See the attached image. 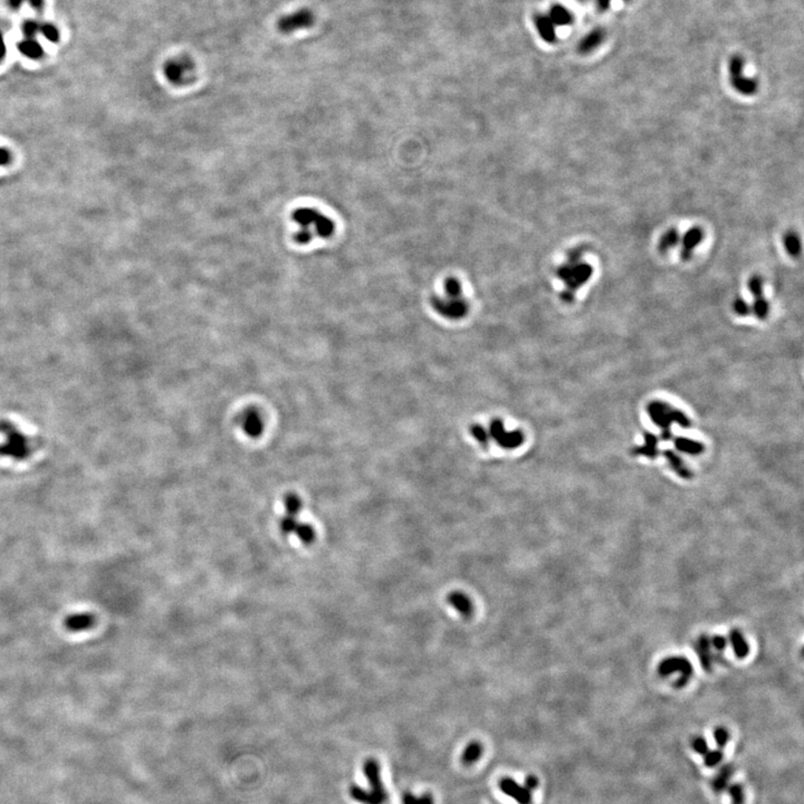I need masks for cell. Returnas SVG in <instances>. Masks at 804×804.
Masks as SVG:
<instances>
[{
    "label": "cell",
    "instance_id": "2",
    "mask_svg": "<svg viewBox=\"0 0 804 804\" xmlns=\"http://www.w3.org/2000/svg\"><path fill=\"white\" fill-rule=\"evenodd\" d=\"M432 306L434 312L448 320H461L469 312V302L463 285L454 277L445 280L443 289L432 296Z\"/></svg>",
    "mask_w": 804,
    "mask_h": 804
},
{
    "label": "cell",
    "instance_id": "29",
    "mask_svg": "<svg viewBox=\"0 0 804 804\" xmlns=\"http://www.w3.org/2000/svg\"><path fill=\"white\" fill-rule=\"evenodd\" d=\"M704 756V763L707 767H716L722 762V753L720 749H708Z\"/></svg>",
    "mask_w": 804,
    "mask_h": 804
},
{
    "label": "cell",
    "instance_id": "12",
    "mask_svg": "<svg viewBox=\"0 0 804 804\" xmlns=\"http://www.w3.org/2000/svg\"><path fill=\"white\" fill-rule=\"evenodd\" d=\"M240 427L248 437L258 438L264 432L265 423L257 409H248L240 418Z\"/></svg>",
    "mask_w": 804,
    "mask_h": 804
},
{
    "label": "cell",
    "instance_id": "40",
    "mask_svg": "<svg viewBox=\"0 0 804 804\" xmlns=\"http://www.w3.org/2000/svg\"><path fill=\"white\" fill-rule=\"evenodd\" d=\"M5 54H6V46H5L3 35L0 32V61H3Z\"/></svg>",
    "mask_w": 804,
    "mask_h": 804
},
{
    "label": "cell",
    "instance_id": "21",
    "mask_svg": "<svg viewBox=\"0 0 804 804\" xmlns=\"http://www.w3.org/2000/svg\"><path fill=\"white\" fill-rule=\"evenodd\" d=\"M697 653L700 657V664L702 668L711 671V642L708 640L707 637L702 635L700 640L697 642Z\"/></svg>",
    "mask_w": 804,
    "mask_h": 804
},
{
    "label": "cell",
    "instance_id": "11",
    "mask_svg": "<svg viewBox=\"0 0 804 804\" xmlns=\"http://www.w3.org/2000/svg\"><path fill=\"white\" fill-rule=\"evenodd\" d=\"M314 23V15L309 9H300L298 12L283 16L277 23V28L283 34H291L298 30L309 28Z\"/></svg>",
    "mask_w": 804,
    "mask_h": 804
},
{
    "label": "cell",
    "instance_id": "26",
    "mask_svg": "<svg viewBox=\"0 0 804 804\" xmlns=\"http://www.w3.org/2000/svg\"><path fill=\"white\" fill-rule=\"evenodd\" d=\"M783 245L787 253L792 257H798L801 253V240H800V237L793 231H789L784 235Z\"/></svg>",
    "mask_w": 804,
    "mask_h": 804
},
{
    "label": "cell",
    "instance_id": "18",
    "mask_svg": "<svg viewBox=\"0 0 804 804\" xmlns=\"http://www.w3.org/2000/svg\"><path fill=\"white\" fill-rule=\"evenodd\" d=\"M733 773H734V769H733V767H731V765H729V764L720 767V769L718 771V773H717L714 780H713V782H711V787H713V789H714L715 792H724V791H725V789L729 787V781H731V775H733Z\"/></svg>",
    "mask_w": 804,
    "mask_h": 804
},
{
    "label": "cell",
    "instance_id": "31",
    "mask_svg": "<svg viewBox=\"0 0 804 804\" xmlns=\"http://www.w3.org/2000/svg\"><path fill=\"white\" fill-rule=\"evenodd\" d=\"M403 804H434V798L430 794H423L421 796H416L411 793H407L403 796Z\"/></svg>",
    "mask_w": 804,
    "mask_h": 804
},
{
    "label": "cell",
    "instance_id": "28",
    "mask_svg": "<svg viewBox=\"0 0 804 804\" xmlns=\"http://www.w3.org/2000/svg\"><path fill=\"white\" fill-rule=\"evenodd\" d=\"M727 789H729L731 804H744L745 793H744V787L740 784H731V785H729Z\"/></svg>",
    "mask_w": 804,
    "mask_h": 804
},
{
    "label": "cell",
    "instance_id": "24",
    "mask_svg": "<svg viewBox=\"0 0 804 804\" xmlns=\"http://www.w3.org/2000/svg\"><path fill=\"white\" fill-rule=\"evenodd\" d=\"M483 755V745L479 742H472L463 749L461 755V762L465 765H472L476 763Z\"/></svg>",
    "mask_w": 804,
    "mask_h": 804
},
{
    "label": "cell",
    "instance_id": "4",
    "mask_svg": "<svg viewBox=\"0 0 804 804\" xmlns=\"http://www.w3.org/2000/svg\"><path fill=\"white\" fill-rule=\"evenodd\" d=\"M294 222L300 226L295 233V242L300 245L311 242L315 237L329 238L334 233V222L313 208H300L293 213Z\"/></svg>",
    "mask_w": 804,
    "mask_h": 804
},
{
    "label": "cell",
    "instance_id": "1",
    "mask_svg": "<svg viewBox=\"0 0 804 804\" xmlns=\"http://www.w3.org/2000/svg\"><path fill=\"white\" fill-rule=\"evenodd\" d=\"M472 439L481 446L495 445L504 450H514L524 443V434L519 429H510L501 419H492L487 425L470 427Z\"/></svg>",
    "mask_w": 804,
    "mask_h": 804
},
{
    "label": "cell",
    "instance_id": "3",
    "mask_svg": "<svg viewBox=\"0 0 804 804\" xmlns=\"http://www.w3.org/2000/svg\"><path fill=\"white\" fill-rule=\"evenodd\" d=\"M582 255V251L579 248L573 249L568 253L566 262L557 268V277L566 287L562 291V298L566 302H572L575 291L582 287L593 274V267L583 262Z\"/></svg>",
    "mask_w": 804,
    "mask_h": 804
},
{
    "label": "cell",
    "instance_id": "8",
    "mask_svg": "<svg viewBox=\"0 0 804 804\" xmlns=\"http://www.w3.org/2000/svg\"><path fill=\"white\" fill-rule=\"evenodd\" d=\"M193 70L195 65L193 61L184 56L170 59L164 66V74L168 82L177 86L189 82L193 79Z\"/></svg>",
    "mask_w": 804,
    "mask_h": 804
},
{
    "label": "cell",
    "instance_id": "41",
    "mask_svg": "<svg viewBox=\"0 0 804 804\" xmlns=\"http://www.w3.org/2000/svg\"><path fill=\"white\" fill-rule=\"evenodd\" d=\"M23 1H26V0H9L8 3L10 8L19 9L21 5H23Z\"/></svg>",
    "mask_w": 804,
    "mask_h": 804
},
{
    "label": "cell",
    "instance_id": "6",
    "mask_svg": "<svg viewBox=\"0 0 804 804\" xmlns=\"http://www.w3.org/2000/svg\"><path fill=\"white\" fill-rule=\"evenodd\" d=\"M284 506H285V516L280 519V530L285 535L294 534L304 544H312L315 541V537H316L314 528L312 525L300 523L298 519V513L302 510V501H300V497L295 494L286 495L285 499H284Z\"/></svg>",
    "mask_w": 804,
    "mask_h": 804
},
{
    "label": "cell",
    "instance_id": "7",
    "mask_svg": "<svg viewBox=\"0 0 804 804\" xmlns=\"http://www.w3.org/2000/svg\"><path fill=\"white\" fill-rule=\"evenodd\" d=\"M0 429L5 438L3 443H0V454H9L8 457L16 459L27 457L30 454L32 446L28 437L8 423Z\"/></svg>",
    "mask_w": 804,
    "mask_h": 804
},
{
    "label": "cell",
    "instance_id": "34",
    "mask_svg": "<svg viewBox=\"0 0 804 804\" xmlns=\"http://www.w3.org/2000/svg\"><path fill=\"white\" fill-rule=\"evenodd\" d=\"M693 751H695L696 753H698V754L705 755L706 753H707L708 749H709V747H708V744L707 742H706L705 738H702V737L700 736L695 737V738H693Z\"/></svg>",
    "mask_w": 804,
    "mask_h": 804
},
{
    "label": "cell",
    "instance_id": "25",
    "mask_svg": "<svg viewBox=\"0 0 804 804\" xmlns=\"http://www.w3.org/2000/svg\"><path fill=\"white\" fill-rule=\"evenodd\" d=\"M603 37H604V34H603L602 30H593L591 34H588V35L586 36V37L584 38L582 41H581L580 46H579V50H580L581 52H583V54H586V52H591V50H595V47H597L601 44V41H602Z\"/></svg>",
    "mask_w": 804,
    "mask_h": 804
},
{
    "label": "cell",
    "instance_id": "13",
    "mask_svg": "<svg viewBox=\"0 0 804 804\" xmlns=\"http://www.w3.org/2000/svg\"><path fill=\"white\" fill-rule=\"evenodd\" d=\"M499 789L501 792L515 800L519 804L532 803V791L525 785L516 783L513 778H501L499 781Z\"/></svg>",
    "mask_w": 804,
    "mask_h": 804
},
{
    "label": "cell",
    "instance_id": "36",
    "mask_svg": "<svg viewBox=\"0 0 804 804\" xmlns=\"http://www.w3.org/2000/svg\"><path fill=\"white\" fill-rule=\"evenodd\" d=\"M12 161V155L10 152L3 148H0V166H7L10 164Z\"/></svg>",
    "mask_w": 804,
    "mask_h": 804
},
{
    "label": "cell",
    "instance_id": "33",
    "mask_svg": "<svg viewBox=\"0 0 804 804\" xmlns=\"http://www.w3.org/2000/svg\"><path fill=\"white\" fill-rule=\"evenodd\" d=\"M729 738V731H726L724 727H718V729H715L714 740L720 749H722V747H725L727 745Z\"/></svg>",
    "mask_w": 804,
    "mask_h": 804
},
{
    "label": "cell",
    "instance_id": "17",
    "mask_svg": "<svg viewBox=\"0 0 804 804\" xmlns=\"http://www.w3.org/2000/svg\"><path fill=\"white\" fill-rule=\"evenodd\" d=\"M95 624V618L90 613H75L68 615L65 620V626L72 633H81L90 629Z\"/></svg>",
    "mask_w": 804,
    "mask_h": 804
},
{
    "label": "cell",
    "instance_id": "10",
    "mask_svg": "<svg viewBox=\"0 0 804 804\" xmlns=\"http://www.w3.org/2000/svg\"><path fill=\"white\" fill-rule=\"evenodd\" d=\"M658 673L660 676H669L671 673H679V680L677 685L679 687L686 685L693 673V664L684 657H670L664 659L658 666Z\"/></svg>",
    "mask_w": 804,
    "mask_h": 804
},
{
    "label": "cell",
    "instance_id": "20",
    "mask_svg": "<svg viewBox=\"0 0 804 804\" xmlns=\"http://www.w3.org/2000/svg\"><path fill=\"white\" fill-rule=\"evenodd\" d=\"M680 242V235L676 228H670L660 237L658 242V251L662 253H667L670 249L676 247Z\"/></svg>",
    "mask_w": 804,
    "mask_h": 804
},
{
    "label": "cell",
    "instance_id": "5",
    "mask_svg": "<svg viewBox=\"0 0 804 804\" xmlns=\"http://www.w3.org/2000/svg\"><path fill=\"white\" fill-rule=\"evenodd\" d=\"M363 772L371 789L367 791L353 784L350 787L351 798L362 804H385L387 800V793L382 784L378 760L367 758L363 764Z\"/></svg>",
    "mask_w": 804,
    "mask_h": 804
},
{
    "label": "cell",
    "instance_id": "9",
    "mask_svg": "<svg viewBox=\"0 0 804 804\" xmlns=\"http://www.w3.org/2000/svg\"><path fill=\"white\" fill-rule=\"evenodd\" d=\"M729 77L731 86L745 97H751L758 92V82L745 77L743 74L744 61L740 56H734L729 61Z\"/></svg>",
    "mask_w": 804,
    "mask_h": 804
},
{
    "label": "cell",
    "instance_id": "23",
    "mask_svg": "<svg viewBox=\"0 0 804 804\" xmlns=\"http://www.w3.org/2000/svg\"><path fill=\"white\" fill-rule=\"evenodd\" d=\"M729 639L737 658H745L746 655H749V648L743 635L737 630H733L729 635Z\"/></svg>",
    "mask_w": 804,
    "mask_h": 804
},
{
    "label": "cell",
    "instance_id": "32",
    "mask_svg": "<svg viewBox=\"0 0 804 804\" xmlns=\"http://www.w3.org/2000/svg\"><path fill=\"white\" fill-rule=\"evenodd\" d=\"M41 30V25L35 21H27L23 23V32L27 38H34Z\"/></svg>",
    "mask_w": 804,
    "mask_h": 804
},
{
    "label": "cell",
    "instance_id": "35",
    "mask_svg": "<svg viewBox=\"0 0 804 804\" xmlns=\"http://www.w3.org/2000/svg\"><path fill=\"white\" fill-rule=\"evenodd\" d=\"M734 309L735 312L740 315L749 314L752 311L751 306L746 303L745 300H742V298H738V300H735Z\"/></svg>",
    "mask_w": 804,
    "mask_h": 804
},
{
    "label": "cell",
    "instance_id": "22",
    "mask_svg": "<svg viewBox=\"0 0 804 804\" xmlns=\"http://www.w3.org/2000/svg\"><path fill=\"white\" fill-rule=\"evenodd\" d=\"M535 23L539 34L544 38L545 41H548V43L555 41V28H554V23H552L550 17L537 16L535 18Z\"/></svg>",
    "mask_w": 804,
    "mask_h": 804
},
{
    "label": "cell",
    "instance_id": "27",
    "mask_svg": "<svg viewBox=\"0 0 804 804\" xmlns=\"http://www.w3.org/2000/svg\"><path fill=\"white\" fill-rule=\"evenodd\" d=\"M550 19H551L554 25L564 26V25L571 23L572 16L564 7L557 5V6L552 7L551 12H550Z\"/></svg>",
    "mask_w": 804,
    "mask_h": 804
},
{
    "label": "cell",
    "instance_id": "42",
    "mask_svg": "<svg viewBox=\"0 0 804 804\" xmlns=\"http://www.w3.org/2000/svg\"><path fill=\"white\" fill-rule=\"evenodd\" d=\"M601 9H606L610 6V0H597Z\"/></svg>",
    "mask_w": 804,
    "mask_h": 804
},
{
    "label": "cell",
    "instance_id": "15",
    "mask_svg": "<svg viewBox=\"0 0 804 804\" xmlns=\"http://www.w3.org/2000/svg\"><path fill=\"white\" fill-rule=\"evenodd\" d=\"M447 602L452 609L459 613L465 619L472 617L475 612V606L472 599L466 593L461 591H452L447 595Z\"/></svg>",
    "mask_w": 804,
    "mask_h": 804
},
{
    "label": "cell",
    "instance_id": "19",
    "mask_svg": "<svg viewBox=\"0 0 804 804\" xmlns=\"http://www.w3.org/2000/svg\"><path fill=\"white\" fill-rule=\"evenodd\" d=\"M18 50L23 55L27 56L28 59H38L44 55L43 47L38 41H34L32 38H27L25 41H21L18 44Z\"/></svg>",
    "mask_w": 804,
    "mask_h": 804
},
{
    "label": "cell",
    "instance_id": "16",
    "mask_svg": "<svg viewBox=\"0 0 804 804\" xmlns=\"http://www.w3.org/2000/svg\"><path fill=\"white\" fill-rule=\"evenodd\" d=\"M702 239H704V231L700 227H691L689 231H686L684 236L680 237V242H682L680 257H682V260H691L695 248L700 245Z\"/></svg>",
    "mask_w": 804,
    "mask_h": 804
},
{
    "label": "cell",
    "instance_id": "39",
    "mask_svg": "<svg viewBox=\"0 0 804 804\" xmlns=\"http://www.w3.org/2000/svg\"><path fill=\"white\" fill-rule=\"evenodd\" d=\"M26 1H28L30 6L35 10H41V8L44 7V0H26Z\"/></svg>",
    "mask_w": 804,
    "mask_h": 804
},
{
    "label": "cell",
    "instance_id": "14",
    "mask_svg": "<svg viewBox=\"0 0 804 804\" xmlns=\"http://www.w3.org/2000/svg\"><path fill=\"white\" fill-rule=\"evenodd\" d=\"M749 289L754 296V303L751 309L756 316L764 318L769 313V304L763 296V280L760 276H753L749 280Z\"/></svg>",
    "mask_w": 804,
    "mask_h": 804
},
{
    "label": "cell",
    "instance_id": "38",
    "mask_svg": "<svg viewBox=\"0 0 804 804\" xmlns=\"http://www.w3.org/2000/svg\"><path fill=\"white\" fill-rule=\"evenodd\" d=\"M711 644H714V647L716 648V649H718V650L725 649V648H726V639L724 638V637H722V635H716V637H714V638H713V640H711Z\"/></svg>",
    "mask_w": 804,
    "mask_h": 804
},
{
    "label": "cell",
    "instance_id": "37",
    "mask_svg": "<svg viewBox=\"0 0 804 804\" xmlns=\"http://www.w3.org/2000/svg\"><path fill=\"white\" fill-rule=\"evenodd\" d=\"M539 785V780L534 775H528L526 780H525V787H528L530 791H533Z\"/></svg>",
    "mask_w": 804,
    "mask_h": 804
},
{
    "label": "cell",
    "instance_id": "30",
    "mask_svg": "<svg viewBox=\"0 0 804 804\" xmlns=\"http://www.w3.org/2000/svg\"><path fill=\"white\" fill-rule=\"evenodd\" d=\"M39 32L43 34L47 41H52V43H57L59 41V32L52 23H44L41 25V30Z\"/></svg>",
    "mask_w": 804,
    "mask_h": 804
}]
</instances>
